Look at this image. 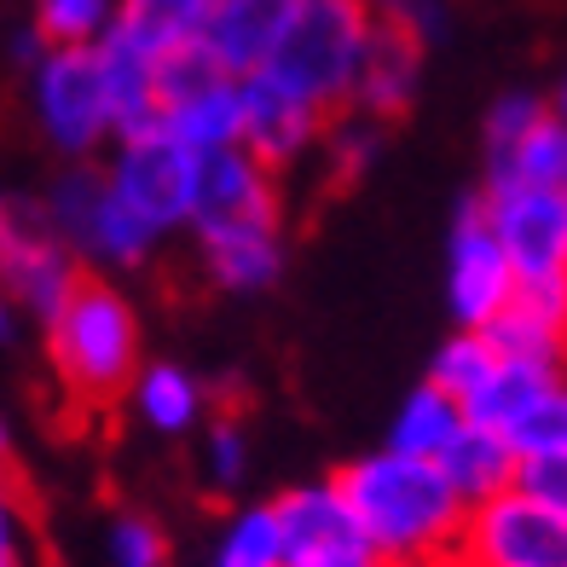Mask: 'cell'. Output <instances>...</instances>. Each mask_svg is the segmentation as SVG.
<instances>
[{
  "instance_id": "obj_37",
  "label": "cell",
  "mask_w": 567,
  "mask_h": 567,
  "mask_svg": "<svg viewBox=\"0 0 567 567\" xmlns=\"http://www.w3.org/2000/svg\"><path fill=\"white\" fill-rule=\"evenodd\" d=\"M12 324H18V307L7 301V290H0V342H12Z\"/></svg>"
},
{
  "instance_id": "obj_11",
  "label": "cell",
  "mask_w": 567,
  "mask_h": 567,
  "mask_svg": "<svg viewBox=\"0 0 567 567\" xmlns=\"http://www.w3.org/2000/svg\"><path fill=\"white\" fill-rule=\"evenodd\" d=\"M186 231H197V238H220V231H284L278 174L255 163L244 145L197 157V197H192Z\"/></svg>"
},
{
  "instance_id": "obj_23",
  "label": "cell",
  "mask_w": 567,
  "mask_h": 567,
  "mask_svg": "<svg viewBox=\"0 0 567 567\" xmlns=\"http://www.w3.org/2000/svg\"><path fill=\"white\" fill-rule=\"evenodd\" d=\"M215 0H116V30L127 41H140L145 53H186L203 41V23H209Z\"/></svg>"
},
{
  "instance_id": "obj_10",
  "label": "cell",
  "mask_w": 567,
  "mask_h": 567,
  "mask_svg": "<svg viewBox=\"0 0 567 567\" xmlns=\"http://www.w3.org/2000/svg\"><path fill=\"white\" fill-rule=\"evenodd\" d=\"M457 550L475 567H567V522L522 486L470 509Z\"/></svg>"
},
{
  "instance_id": "obj_36",
  "label": "cell",
  "mask_w": 567,
  "mask_h": 567,
  "mask_svg": "<svg viewBox=\"0 0 567 567\" xmlns=\"http://www.w3.org/2000/svg\"><path fill=\"white\" fill-rule=\"evenodd\" d=\"M545 105H550V116H556V122L567 127V75H561V82H556V93L545 99Z\"/></svg>"
},
{
  "instance_id": "obj_31",
  "label": "cell",
  "mask_w": 567,
  "mask_h": 567,
  "mask_svg": "<svg viewBox=\"0 0 567 567\" xmlns=\"http://www.w3.org/2000/svg\"><path fill=\"white\" fill-rule=\"evenodd\" d=\"M105 556H111V567H168V533L151 515L122 509L105 533Z\"/></svg>"
},
{
  "instance_id": "obj_5",
  "label": "cell",
  "mask_w": 567,
  "mask_h": 567,
  "mask_svg": "<svg viewBox=\"0 0 567 567\" xmlns=\"http://www.w3.org/2000/svg\"><path fill=\"white\" fill-rule=\"evenodd\" d=\"M30 111L41 140L70 163H93L111 145V105L93 47H47L30 64Z\"/></svg>"
},
{
  "instance_id": "obj_14",
  "label": "cell",
  "mask_w": 567,
  "mask_h": 567,
  "mask_svg": "<svg viewBox=\"0 0 567 567\" xmlns=\"http://www.w3.org/2000/svg\"><path fill=\"white\" fill-rule=\"evenodd\" d=\"M301 0H215L209 23H203V59H209L220 75L231 82H249L261 75L278 53L284 30H290Z\"/></svg>"
},
{
  "instance_id": "obj_30",
  "label": "cell",
  "mask_w": 567,
  "mask_h": 567,
  "mask_svg": "<svg viewBox=\"0 0 567 567\" xmlns=\"http://www.w3.org/2000/svg\"><path fill=\"white\" fill-rule=\"evenodd\" d=\"M203 475L215 493H231L249 475V434L231 411H209V423H203Z\"/></svg>"
},
{
  "instance_id": "obj_8",
  "label": "cell",
  "mask_w": 567,
  "mask_h": 567,
  "mask_svg": "<svg viewBox=\"0 0 567 567\" xmlns=\"http://www.w3.org/2000/svg\"><path fill=\"white\" fill-rule=\"evenodd\" d=\"M157 93H163L157 127L186 145L192 157H215V151L244 145V82L220 75L203 59V47L168 53L157 64Z\"/></svg>"
},
{
  "instance_id": "obj_1",
  "label": "cell",
  "mask_w": 567,
  "mask_h": 567,
  "mask_svg": "<svg viewBox=\"0 0 567 567\" xmlns=\"http://www.w3.org/2000/svg\"><path fill=\"white\" fill-rule=\"evenodd\" d=\"M330 481H337V493H342L348 515L359 522V533L394 567H417L429 556L457 550L463 522H470V509L457 504V493L429 457H400L382 446V452L353 457Z\"/></svg>"
},
{
  "instance_id": "obj_4",
  "label": "cell",
  "mask_w": 567,
  "mask_h": 567,
  "mask_svg": "<svg viewBox=\"0 0 567 567\" xmlns=\"http://www.w3.org/2000/svg\"><path fill=\"white\" fill-rule=\"evenodd\" d=\"M41 209H47V226L59 231V244L75 255V261H82V272L87 267H99V272L145 267L151 249L163 244V238H151V231L111 197L99 163H70L53 186H47Z\"/></svg>"
},
{
  "instance_id": "obj_33",
  "label": "cell",
  "mask_w": 567,
  "mask_h": 567,
  "mask_svg": "<svg viewBox=\"0 0 567 567\" xmlns=\"http://www.w3.org/2000/svg\"><path fill=\"white\" fill-rule=\"evenodd\" d=\"M515 486L527 498H538L545 509H556L567 522V452H550V457H522L515 463Z\"/></svg>"
},
{
  "instance_id": "obj_20",
  "label": "cell",
  "mask_w": 567,
  "mask_h": 567,
  "mask_svg": "<svg viewBox=\"0 0 567 567\" xmlns=\"http://www.w3.org/2000/svg\"><path fill=\"white\" fill-rule=\"evenodd\" d=\"M434 470L446 475V486L457 493L463 509H475V504H486V498H498V493L515 486V452H509V441L498 429H481V423L463 417V429L446 441V452L434 457Z\"/></svg>"
},
{
  "instance_id": "obj_35",
  "label": "cell",
  "mask_w": 567,
  "mask_h": 567,
  "mask_svg": "<svg viewBox=\"0 0 567 567\" xmlns=\"http://www.w3.org/2000/svg\"><path fill=\"white\" fill-rule=\"evenodd\" d=\"M0 567H35L30 561V522H23L18 486L0 470Z\"/></svg>"
},
{
  "instance_id": "obj_3",
  "label": "cell",
  "mask_w": 567,
  "mask_h": 567,
  "mask_svg": "<svg viewBox=\"0 0 567 567\" xmlns=\"http://www.w3.org/2000/svg\"><path fill=\"white\" fill-rule=\"evenodd\" d=\"M371 30H377L371 0H301L261 75L284 93H296L301 105H313L319 116H342Z\"/></svg>"
},
{
  "instance_id": "obj_34",
  "label": "cell",
  "mask_w": 567,
  "mask_h": 567,
  "mask_svg": "<svg viewBox=\"0 0 567 567\" xmlns=\"http://www.w3.org/2000/svg\"><path fill=\"white\" fill-rule=\"evenodd\" d=\"M545 116V99H533V93H504L493 111H486V151H504L527 134V127Z\"/></svg>"
},
{
  "instance_id": "obj_15",
  "label": "cell",
  "mask_w": 567,
  "mask_h": 567,
  "mask_svg": "<svg viewBox=\"0 0 567 567\" xmlns=\"http://www.w3.org/2000/svg\"><path fill=\"white\" fill-rule=\"evenodd\" d=\"M504 359L567 371V278H515L509 307L481 330Z\"/></svg>"
},
{
  "instance_id": "obj_12",
  "label": "cell",
  "mask_w": 567,
  "mask_h": 567,
  "mask_svg": "<svg viewBox=\"0 0 567 567\" xmlns=\"http://www.w3.org/2000/svg\"><path fill=\"white\" fill-rule=\"evenodd\" d=\"M481 215L515 278H567V197L527 186H486Z\"/></svg>"
},
{
  "instance_id": "obj_29",
  "label": "cell",
  "mask_w": 567,
  "mask_h": 567,
  "mask_svg": "<svg viewBox=\"0 0 567 567\" xmlns=\"http://www.w3.org/2000/svg\"><path fill=\"white\" fill-rule=\"evenodd\" d=\"M319 151L330 157V179H337V186H348V179H359V174L382 157V122H365V116H353V111L330 116Z\"/></svg>"
},
{
  "instance_id": "obj_28",
  "label": "cell",
  "mask_w": 567,
  "mask_h": 567,
  "mask_svg": "<svg viewBox=\"0 0 567 567\" xmlns=\"http://www.w3.org/2000/svg\"><path fill=\"white\" fill-rule=\"evenodd\" d=\"M116 23V0H35L30 30L47 47H99Z\"/></svg>"
},
{
  "instance_id": "obj_38",
  "label": "cell",
  "mask_w": 567,
  "mask_h": 567,
  "mask_svg": "<svg viewBox=\"0 0 567 567\" xmlns=\"http://www.w3.org/2000/svg\"><path fill=\"white\" fill-rule=\"evenodd\" d=\"M417 567H475L463 550H446V556H429V561H417Z\"/></svg>"
},
{
  "instance_id": "obj_24",
  "label": "cell",
  "mask_w": 567,
  "mask_h": 567,
  "mask_svg": "<svg viewBox=\"0 0 567 567\" xmlns=\"http://www.w3.org/2000/svg\"><path fill=\"white\" fill-rule=\"evenodd\" d=\"M463 429V411H457V400H446L434 382H423V389H411L405 400H400V411H394V423H389V452H400V457H441L446 452V441Z\"/></svg>"
},
{
  "instance_id": "obj_17",
  "label": "cell",
  "mask_w": 567,
  "mask_h": 567,
  "mask_svg": "<svg viewBox=\"0 0 567 567\" xmlns=\"http://www.w3.org/2000/svg\"><path fill=\"white\" fill-rule=\"evenodd\" d=\"M99 59V82H105V105H111V140H127V134H151L157 127V111H163V93H157V53H145L140 41H127L116 23L111 35L93 47Z\"/></svg>"
},
{
  "instance_id": "obj_27",
  "label": "cell",
  "mask_w": 567,
  "mask_h": 567,
  "mask_svg": "<svg viewBox=\"0 0 567 567\" xmlns=\"http://www.w3.org/2000/svg\"><path fill=\"white\" fill-rule=\"evenodd\" d=\"M493 371H498V348L486 342L481 330H457V337H446L441 353L429 359V382L446 400H457V411L486 389V377H493Z\"/></svg>"
},
{
  "instance_id": "obj_25",
  "label": "cell",
  "mask_w": 567,
  "mask_h": 567,
  "mask_svg": "<svg viewBox=\"0 0 567 567\" xmlns=\"http://www.w3.org/2000/svg\"><path fill=\"white\" fill-rule=\"evenodd\" d=\"M209 567H284V533L272 504H238L215 538Z\"/></svg>"
},
{
  "instance_id": "obj_26",
  "label": "cell",
  "mask_w": 567,
  "mask_h": 567,
  "mask_svg": "<svg viewBox=\"0 0 567 567\" xmlns=\"http://www.w3.org/2000/svg\"><path fill=\"white\" fill-rule=\"evenodd\" d=\"M504 441L515 452V463L522 457H550V452H567V371L550 377L545 389H538L515 417L504 423Z\"/></svg>"
},
{
  "instance_id": "obj_32",
  "label": "cell",
  "mask_w": 567,
  "mask_h": 567,
  "mask_svg": "<svg viewBox=\"0 0 567 567\" xmlns=\"http://www.w3.org/2000/svg\"><path fill=\"white\" fill-rule=\"evenodd\" d=\"M371 18L382 23V30L417 41L423 53L452 30V7H446V0H371Z\"/></svg>"
},
{
  "instance_id": "obj_21",
  "label": "cell",
  "mask_w": 567,
  "mask_h": 567,
  "mask_svg": "<svg viewBox=\"0 0 567 567\" xmlns=\"http://www.w3.org/2000/svg\"><path fill=\"white\" fill-rule=\"evenodd\" d=\"M486 186H527L567 197V127L550 116V105L515 145L486 151Z\"/></svg>"
},
{
  "instance_id": "obj_9",
  "label": "cell",
  "mask_w": 567,
  "mask_h": 567,
  "mask_svg": "<svg viewBox=\"0 0 567 567\" xmlns=\"http://www.w3.org/2000/svg\"><path fill=\"white\" fill-rule=\"evenodd\" d=\"M278 533H284V567H394L359 522L348 515L337 481H301L272 498Z\"/></svg>"
},
{
  "instance_id": "obj_19",
  "label": "cell",
  "mask_w": 567,
  "mask_h": 567,
  "mask_svg": "<svg viewBox=\"0 0 567 567\" xmlns=\"http://www.w3.org/2000/svg\"><path fill=\"white\" fill-rule=\"evenodd\" d=\"M127 405H134V417L151 429V434H168V441H179V434H192L209 423V382L192 377L186 365H174V359H151V365H140V377L127 382Z\"/></svg>"
},
{
  "instance_id": "obj_39",
  "label": "cell",
  "mask_w": 567,
  "mask_h": 567,
  "mask_svg": "<svg viewBox=\"0 0 567 567\" xmlns=\"http://www.w3.org/2000/svg\"><path fill=\"white\" fill-rule=\"evenodd\" d=\"M7 457H12V434H7V417H0V470H7Z\"/></svg>"
},
{
  "instance_id": "obj_22",
  "label": "cell",
  "mask_w": 567,
  "mask_h": 567,
  "mask_svg": "<svg viewBox=\"0 0 567 567\" xmlns=\"http://www.w3.org/2000/svg\"><path fill=\"white\" fill-rule=\"evenodd\" d=\"M203 272H209L226 296H261L284 278V231H220V238H197Z\"/></svg>"
},
{
  "instance_id": "obj_2",
  "label": "cell",
  "mask_w": 567,
  "mask_h": 567,
  "mask_svg": "<svg viewBox=\"0 0 567 567\" xmlns=\"http://www.w3.org/2000/svg\"><path fill=\"white\" fill-rule=\"evenodd\" d=\"M47 359L75 400L111 405L127 394V382L145 365V330L140 313L111 278H82L70 301L47 319Z\"/></svg>"
},
{
  "instance_id": "obj_6",
  "label": "cell",
  "mask_w": 567,
  "mask_h": 567,
  "mask_svg": "<svg viewBox=\"0 0 567 567\" xmlns=\"http://www.w3.org/2000/svg\"><path fill=\"white\" fill-rule=\"evenodd\" d=\"M99 174H105L111 197L151 231V238H168V231H186L192 226L197 157L179 140H168L163 127L111 140V163L99 168Z\"/></svg>"
},
{
  "instance_id": "obj_13",
  "label": "cell",
  "mask_w": 567,
  "mask_h": 567,
  "mask_svg": "<svg viewBox=\"0 0 567 567\" xmlns=\"http://www.w3.org/2000/svg\"><path fill=\"white\" fill-rule=\"evenodd\" d=\"M515 296V272L493 238V226L481 215V197H463L452 244H446V301L457 330H486Z\"/></svg>"
},
{
  "instance_id": "obj_16",
  "label": "cell",
  "mask_w": 567,
  "mask_h": 567,
  "mask_svg": "<svg viewBox=\"0 0 567 567\" xmlns=\"http://www.w3.org/2000/svg\"><path fill=\"white\" fill-rule=\"evenodd\" d=\"M324 122L330 116L301 105L296 93H284L267 75H249L244 82V151L272 174L296 168L301 157H313L319 140H324Z\"/></svg>"
},
{
  "instance_id": "obj_18",
  "label": "cell",
  "mask_w": 567,
  "mask_h": 567,
  "mask_svg": "<svg viewBox=\"0 0 567 567\" xmlns=\"http://www.w3.org/2000/svg\"><path fill=\"white\" fill-rule=\"evenodd\" d=\"M417 87H423V47L377 23L371 41H365V59H359V75H353L348 111L365 116V122H394V116L411 111Z\"/></svg>"
},
{
  "instance_id": "obj_7",
  "label": "cell",
  "mask_w": 567,
  "mask_h": 567,
  "mask_svg": "<svg viewBox=\"0 0 567 567\" xmlns=\"http://www.w3.org/2000/svg\"><path fill=\"white\" fill-rule=\"evenodd\" d=\"M82 261L59 244V231L47 226L41 197H7L0 192V290L18 313L53 319L70 301V290L82 284Z\"/></svg>"
}]
</instances>
